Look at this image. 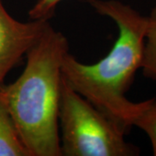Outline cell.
Here are the masks:
<instances>
[{
  "mask_svg": "<svg viewBox=\"0 0 156 156\" xmlns=\"http://www.w3.org/2000/svg\"><path fill=\"white\" fill-rule=\"evenodd\" d=\"M88 3L99 14L115 22L118 38L109 53L92 65L78 62L68 52L62 62V76L127 133L133 126L139 102L130 101L126 93L141 67L147 18L116 0H88Z\"/></svg>",
  "mask_w": 156,
  "mask_h": 156,
  "instance_id": "6da1fadb",
  "label": "cell"
},
{
  "mask_svg": "<svg viewBox=\"0 0 156 156\" xmlns=\"http://www.w3.org/2000/svg\"><path fill=\"white\" fill-rule=\"evenodd\" d=\"M69 52L66 37L50 25L26 53L17 81L0 87V99L31 156H61L58 132L62 62Z\"/></svg>",
  "mask_w": 156,
  "mask_h": 156,
  "instance_id": "7a4b0ae2",
  "label": "cell"
},
{
  "mask_svg": "<svg viewBox=\"0 0 156 156\" xmlns=\"http://www.w3.org/2000/svg\"><path fill=\"white\" fill-rule=\"evenodd\" d=\"M59 121L62 155L135 156L136 146L124 139L125 131L69 86L62 76Z\"/></svg>",
  "mask_w": 156,
  "mask_h": 156,
  "instance_id": "3957f363",
  "label": "cell"
},
{
  "mask_svg": "<svg viewBox=\"0 0 156 156\" xmlns=\"http://www.w3.org/2000/svg\"><path fill=\"white\" fill-rule=\"evenodd\" d=\"M48 19L23 23L6 11L0 0V87L6 75L50 27Z\"/></svg>",
  "mask_w": 156,
  "mask_h": 156,
  "instance_id": "277c9868",
  "label": "cell"
},
{
  "mask_svg": "<svg viewBox=\"0 0 156 156\" xmlns=\"http://www.w3.org/2000/svg\"><path fill=\"white\" fill-rule=\"evenodd\" d=\"M0 156H31L23 145L15 123L0 99Z\"/></svg>",
  "mask_w": 156,
  "mask_h": 156,
  "instance_id": "5b68a950",
  "label": "cell"
},
{
  "mask_svg": "<svg viewBox=\"0 0 156 156\" xmlns=\"http://www.w3.org/2000/svg\"><path fill=\"white\" fill-rule=\"evenodd\" d=\"M147 18L145 44L140 69L146 77L156 81V6Z\"/></svg>",
  "mask_w": 156,
  "mask_h": 156,
  "instance_id": "8992f818",
  "label": "cell"
},
{
  "mask_svg": "<svg viewBox=\"0 0 156 156\" xmlns=\"http://www.w3.org/2000/svg\"><path fill=\"white\" fill-rule=\"evenodd\" d=\"M132 124L147 134L152 144L154 155L156 156V99L153 98L139 102L138 110Z\"/></svg>",
  "mask_w": 156,
  "mask_h": 156,
  "instance_id": "52a82bcc",
  "label": "cell"
},
{
  "mask_svg": "<svg viewBox=\"0 0 156 156\" xmlns=\"http://www.w3.org/2000/svg\"><path fill=\"white\" fill-rule=\"evenodd\" d=\"M61 0H39L29 11V17L31 20L48 19L53 17L56 5Z\"/></svg>",
  "mask_w": 156,
  "mask_h": 156,
  "instance_id": "ba28073f",
  "label": "cell"
}]
</instances>
